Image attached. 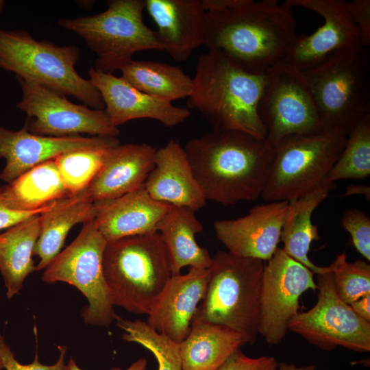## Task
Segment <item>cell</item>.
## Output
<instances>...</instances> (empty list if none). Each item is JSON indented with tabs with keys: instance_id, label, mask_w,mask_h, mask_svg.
<instances>
[{
	"instance_id": "cell-1",
	"label": "cell",
	"mask_w": 370,
	"mask_h": 370,
	"mask_svg": "<svg viewBox=\"0 0 370 370\" xmlns=\"http://www.w3.org/2000/svg\"><path fill=\"white\" fill-rule=\"evenodd\" d=\"M183 148L206 200L229 206L261 196L273 158L265 140L238 131H212Z\"/></svg>"
},
{
	"instance_id": "cell-2",
	"label": "cell",
	"mask_w": 370,
	"mask_h": 370,
	"mask_svg": "<svg viewBox=\"0 0 370 370\" xmlns=\"http://www.w3.org/2000/svg\"><path fill=\"white\" fill-rule=\"evenodd\" d=\"M295 32L292 8L284 3L245 0L224 11L206 12L204 45L261 74L281 61Z\"/></svg>"
},
{
	"instance_id": "cell-3",
	"label": "cell",
	"mask_w": 370,
	"mask_h": 370,
	"mask_svg": "<svg viewBox=\"0 0 370 370\" xmlns=\"http://www.w3.org/2000/svg\"><path fill=\"white\" fill-rule=\"evenodd\" d=\"M267 72H248L225 54L208 50L198 58L187 108L197 110L213 131H238L265 140L258 105Z\"/></svg>"
},
{
	"instance_id": "cell-4",
	"label": "cell",
	"mask_w": 370,
	"mask_h": 370,
	"mask_svg": "<svg viewBox=\"0 0 370 370\" xmlns=\"http://www.w3.org/2000/svg\"><path fill=\"white\" fill-rule=\"evenodd\" d=\"M266 262L219 251L212 257L206 290L193 320L217 325L253 344L259 334Z\"/></svg>"
},
{
	"instance_id": "cell-5",
	"label": "cell",
	"mask_w": 370,
	"mask_h": 370,
	"mask_svg": "<svg viewBox=\"0 0 370 370\" xmlns=\"http://www.w3.org/2000/svg\"><path fill=\"white\" fill-rule=\"evenodd\" d=\"M103 269L114 306L138 314H149L172 275L158 232L107 242Z\"/></svg>"
},
{
	"instance_id": "cell-6",
	"label": "cell",
	"mask_w": 370,
	"mask_h": 370,
	"mask_svg": "<svg viewBox=\"0 0 370 370\" xmlns=\"http://www.w3.org/2000/svg\"><path fill=\"white\" fill-rule=\"evenodd\" d=\"M301 73L313 97L323 130L348 136L369 113L370 56L367 48L337 51Z\"/></svg>"
},
{
	"instance_id": "cell-7",
	"label": "cell",
	"mask_w": 370,
	"mask_h": 370,
	"mask_svg": "<svg viewBox=\"0 0 370 370\" xmlns=\"http://www.w3.org/2000/svg\"><path fill=\"white\" fill-rule=\"evenodd\" d=\"M79 56L76 45L60 46L36 40L25 30L0 29V69L61 95L73 97L92 109L103 110L99 91L75 70Z\"/></svg>"
},
{
	"instance_id": "cell-8",
	"label": "cell",
	"mask_w": 370,
	"mask_h": 370,
	"mask_svg": "<svg viewBox=\"0 0 370 370\" xmlns=\"http://www.w3.org/2000/svg\"><path fill=\"white\" fill-rule=\"evenodd\" d=\"M107 5L102 12L58 21L82 38L96 53L95 70L112 73L130 62L137 52L162 51L155 32L143 21L145 0H110Z\"/></svg>"
},
{
	"instance_id": "cell-9",
	"label": "cell",
	"mask_w": 370,
	"mask_h": 370,
	"mask_svg": "<svg viewBox=\"0 0 370 370\" xmlns=\"http://www.w3.org/2000/svg\"><path fill=\"white\" fill-rule=\"evenodd\" d=\"M347 136L325 130L290 138L273 149L265 186L266 201L296 199L317 188L342 152Z\"/></svg>"
},
{
	"instance_id": "cell-10",
	"label": "cell",
	"mask_w": 370,
	"mask_h": 370,
	"mask_svg": "<svg viewBox=\"0 0 370 370\" xmlns=\"http://www.w3.org/2000/svg\"><path fill=\"white\" fill-rule=\"evenodd\" d=\"M107 241L95 220L84 223L77 236L45 268L41 279L76 287L86 298L81 316L86 324L108 328L114 321V304L107 286L103 256Z\"/></svg>"
},
{
	"instance_id": "cell-11",
	"label": "cell",
	"mask_w": 370,
	"mask_h": 370,
	"mask_svg": "<svg viewBox=\"0 0 370 370\" xmlns=\"http://www.w3.org/2000/svg\"><path fill=\"white\" fill-rule=\"evenodd\" d=\"M258 113L273 149L283 141L322 130L317 109L299 71L281 62L267 71Z\"/></svg>"
},
{
	"instance_id": "cell-12",
	"label": "cell",
	"mask_w": 370,
	"mask_h": 370,
	"mask_svg": "<svg viewBox=\"0 0 370 370\" xmlns=\"http://www.w3.org/2000/svg\"><path fill=\"white\" fill-rule=\"evenodd\" d=\"M317 300L306 312H298L288 330L321 349L343 347L370 351V323L358 316L337 295L331 271L317 274Z\"/></svg>"
},
{
	"instance_id": "cell-13",
	"label": "cell",
	"mask_w": 370,
	"mask_h": 370,
	"mask_svg": "<svg viewBox=\"0 0 370 370\" xmlns=\"http://www.w3.org/2000/svg\"><path fill=\"white\" fill-rule=\"evenodd\" d=\"M23 97L16 107L27 114L24 124L32 134L65 137L88 134L93 136L116 137L114 127L103 110L75 104L47 88L16 77Z\"/></svg>"
},
{
	"instance_id": "cell-14",
	"label": "cell",
	"mask_w": 370,
	"mask_h": 370,
	"mask_svg": "<svg viewBox=\"0 0 370 370\" xmlns=\"http://www.w3.org/2000/svg\"><path fill=\"white\" fill-rule=\"evenodd\" d=\"M314 273L278 248L265 264L262 280L258 333L270 345L280 343L299 312V299L317 289Z\"/></svg>"
},
{
	"instance_id": "cell-15",
	"label": "cell",
	"mask_w": 370,
	"mask_h": 370,
	"mask_svg": "<svg viewBox=\"0 0 370 370\" xmlns=\"http://www.w3.org/2000/svg\"><path fill=\"white\" fill-rule=\"evenodd\" d=\"M343 0H286L291 8L303 7L319 14L323 24L308 35H296L281 62L301 72L318 65L334 52L361 47L359 32Z\"/></svg>"
},
{
	"instance_id": "cell-16",
	"label": "cell",
	"mask_w": 370,
	"mask_h": 370,
	"mask_svg": "<svg viewBox=\"0 0 370 370\" xmlns=\"http://www.w3.org/2000/svg\"><path fill=\"white\" fill-rule=\"evenodd\" d=\"M288 209V201L256 205L243 217L214 221L216 236L232 254L267 262L278 248Z\"/></svg>"
},
{
	"instance_id": "cell-17",
	"label": "cell",
	"mask_w": 370,
	"mask_h": 370,
	"mask_svg": "<svg viewBox=\"0 0 370 370\" xmlns=\"http://www.w3.org/2000/svg\"><path fill=\"white\" fill-rule=\"evenodd\" d=\"M117 137L71 136L51 137L32 134L23 126L12 131L0 126V158L6 164L0 180L10 184L28 170L59 155L81 149L114 147Z\"/></svg>"
},
{
	"instance_id": "cell-18",
	"label": "cell",
	"mask_w": 370,
	"mask_h": 370,
	"mask_svg": "<svg viewBox=\"0 0 370 370\" xmlns=\"http://www.w3.org/2000/svg\"><path fill=\"white\" fill-rule=\"evenodd\" d=\"M89 80L99 91L112 124L118 127L129 121L156 120L167 127L177 126L190 116L187 108L174 106L134 87L122 77L95 70L88 71Z\"/></svg>"
},
{
	"instance_id": "cell-19",
	"label": "cell",
	"mask_w": 370,
	"mask_h": 370,
	"mask_svg": "<svg viewBox=\"0 0 370 370\" xmlns=\"http://www.w3.org/2000/svg\"><path fill=\"white\" fill-rule=\"evenodd\" d=\"M156 23V36L162 51L175 61L187 60L204 45L206 11L201 0H145Z\"/></svg>"
},
{
	"instance_id": "cell-20",
	"label": "cell",
	"mask_w": 370,
	"mask_h": 370,
	"mask_svg": "<svg viewBox=\"0 0 370 370\" xmlns=\"http://www.w3.org/2000/svg\"><path fill=\"white\" fill-rule=\"evenodd\" d=\"M208 269L189 267L187 273L171 275L148 315L147 323L175 343L188 335L204 297Z\"/></svg>"
},
{
	"instance_id": "cell-21",
	"label": "cell",
	"mask_w": 370,
	"mask_h": 370,
	"mask_svg": "<svg viewBox=\"0 0 370 370\" xmlns=\"http://www.w3.org/2000/svg\"><path fill=\"white\" fill-rule=\"evenodd\" d=\"M144 187L158 201L186 207L194 212L203 208L207 201L183 147L174 140L156 150L154 166Z\"/></svg>"
},
{
	"instance_id": "cell-22",
	"label": "cell",
	"mask_w": 370,
	"mask_h": 370,
	"mask_svg": "<svg viewBox=\"0 0 370 370\" xmlns=\"http://www.w3.org/2000/svg\"><path fill=\"white\" fill-rule=\"evenodd\" d=\"M95 224L107 242L158 232V226L171 205L158 201L144 186L119 197L95 202Z\"/></svg>"
},
{
	"instance_id": "cell-23",
	"label": "cell",
	"mask_w": 370,
	"mask_h": 370,
	"mask_svg": "<svg viewBox=\"0 0 370 370\" xmlns=\"http://www.w3.org/2000/svg\"><path fill=\"white\" fill-rule=\"evenodd\" d=\"M156 150L146 143L111 148L87 188L94 202L111 200L143 187L153 169Z\"/></svg>"
},
{
	"instance_id": "cell-24",
	"label": "cell",
	"mask_w": 370,
	"mask_h": 370,
	"mask_svg": "<svg viewBox=\"0 0 370 370\" xmlns=\"http://www.w3.org/2000/svg\"><path fill=\"white\" fill-rule=\"evenodd\" d=\"M96 205L87 188L52 203L39 215L40 232L34 249L39 262L36 271L45 269L61 251L67 234L76 224L95 219Z\"/></svg>"
},
{
	"instance_id": "cell-25",
	"label": "cell",
	"mask_w": 370,
	"mask_h": 370,
	"mask_svg": "<svg viewBox=\"0 0 370 370\" xmlns=\"http://www.w3.org/2000/svg\"><path fill=\"white\" fill-rule=\"evenodd\" d=\"M164 243L172 275L184 267L208 269L212 256L207 248L196 241L203 225L195 212L186 207L171 206L158 226Z\"/></svg>"
},
{
	"instance_id": "cell-26",
	"label": "cell",
	"mask_w": 370,
	"mask_h": 370,
	"mask_svg": "<svg viewBox=\"0 0 370 370\" xmlns=\"http://www.w3.org/2000/svg\"><path fill=\"white\" fill-rule=\"evenodd\" d=\"M335 185L336 183L324 181L312 191L288 201V209L281 232L283 251L314 274L331 271L329 266L314 264L309 258L308 253L311 243L319 239L318 228L312 222V213L328 197Z\"/></svg>"
},
{
	"instance_id": "cell-27",
	"label": "cell",
	"mask_w": 370,
	"mask_h": 370,
	"mask_svg": "<svg viewBox=\"0 0 370 370\" xmlns=\"http://www.w3.org/2000/svg\"><path fill=\"white\" fill-rule=\"evenodd\" d=\"M70 195L54 159L28 170L6 186H0L2 204L21 212L45 209Z\"/></svg>"
},
{
	"instance_id": "cell-28",
	"label": "cell",
	"mask_w": 370,
	"mask_h": 370,
	"mask_svg": "<svg viewBox=\"0 0 370 370\" xmlns=\"http://www.w3.org/2000/svg\"><path fill=\"white\" fill-rule=\"evenodd\" d=\"M247 344L227 328L193 320L186 337L179 343L182 370H218L237 349Z\"/></svg>"
},
{
	"instance_id": "cell-29",
	"label": "cell",
	"mask_w": 370,
	"mask_h": 370,
	"mask_svg": "<svg viewBox=\"0 0 370 370\" xmlns=\"http://www.w3.org/2000/svg\"><path fill=\"white\" fill-rule=\"evenodd\" d=\"M39 215H32L0 234V273L8 299L20 292L26 278L36 271L32 256L39 236Z\"/></svg>"
},
{
	"instance_id": "cell-30",
	"label": "cell",
	"mask_w": 370,
	"mask_h": 370,
	"mask_svg": "<svg viewBox=\"0 0 370 370\" xmlns=\"http://www.w3.org/2000/svg\"><path fill=\"white\" fill-rule=\"evenodd\" d=\"M120 71L121 77L134 87L165 101L188 98L191 92L192 78L176 66L132 60Z\"/></svg>"
},
{
	"instance_id": "cell-31",
	"label": "cell",
	"mask_w": 370,
	"mask_h": 370,
	"mask_svg": "<svg viewBox=\"0 0 370 370\" xmlns=\"http://www.w3.org/2000/svg\"><path fill=\"white\" fill-rule=\"evenodd\" d=\"M370 175V113L348 135L345 145L325 182L364 180Z\"/></svg>"
},
{
	"instance_id": "cell-32",
	"label": "cell",
	"mask_w": 370,
	"mask_h": 370,
	"mask_svg": "<svg viewBox=\"0 0 370 370\" xmlns=\"http://www.w3.org/2000/svg\"><path fill=\"white\" fill-rule=\"evenodd\" d=\"M113 321L123 330V340L138 343L153 354L158 370H182L179 343L142 320L126 319L115 313Z\"/></svg>"
},
{
	"instance_id": "cell-33",
	"label": "cell",
	"mask_w": 370,
	"mask_h": 370,
	"mask_svg": "<svg viewBox=\"0 0 370 370\" xmlns=\"http://www.w3.org/2000/svg\"><path fill=\"white\" fill-rule=\"evenodd\" d=\"M111 148L76 149L54 158L62 179L71 195L88 188Z\"/></svg>"
},
{
	"instance_id": "cell-34",
	"label": "cell",
	"mask_w": 370,
	"mask_h": 370,
	"mask_svg": "<svg viewBox=\"0 0 370 370\" xmlns=\"http://www.w3.org/2000/svg\"><path fill=\"white\" fill-rule=\"evenodd\" d=\"M338 296L350 304L370 294V265L367 261L357 259L348 262L345 251L337 254L329 265Z\"/></svg>"
},
{
	"instance_id": "cell-35",
	"label": "cell",
	"mask_w": 370,
	"mask_h": 370,
	"mask_svg": "<svg viewBox=\"0 0 370 370\" xmlns=\"http://www.w3.org/2000/svg\"><path fill=\"white\" fill-rule=\"evenodd\" d=\"M341 225L351 236L356 249L370 261V219L363 211L350 208L343 214Z\"/></svg>"
},
{
	"instance_id": "cell-36",
	"label": "cell",
	"mask_w": 370,
	"mask_h": 370,
	"mask_svg": "<svg viewBox=\"0 0 370 370\" xmlns=\"http://www.w3.org/2000/svg\"><path fill=\"white\" fill-rule=\"evenodd\" d=\"M60 354L58 360L53 365H43L39 362L37 352L32 363L23 365L16 360L10 346L5 342L3 336L0 334V356L4 369L6 370H65V356L67 347L66 345L58 347Z\"/></svg>"
},
{
	"instance_id": "cell-37",
	"label": "cell",
	"mask_w": 370,
	"mask_h": 370,
	"mask_svg": "<svg viewBox=\"0 0 370 370\" xmlns=\"http://www.w3.org/2000/svg\"><path fill=\"white\" fill-rule=\"evenodd\" d=\"M278 362L273 356L250 358L241 348L235 350L218 370H277Z\"/></svg>"
},
{
	"instance_id": "cell-38",
	"label": "cell",
	"mask_w": 370,
	"mask_h": 370,
	"mask_svg": "<svg viewBox=\"0 0 370 370\" xmlns=\"http://www.w3.org/2000/svg\"><path fill=\"white\" fill-rule=\"evenodd\" d=\"M350 19L356 26L361 47L367 48L370 45V1L354 0L347 3Z\"/></svg>"
},
{
	"instance_id": "cell-39",
	"label": "cell",
	"mask_w": 370,
	"mask_h": 370,
	"mask_svg": "<svg viewBox=\"0 0 370 370\" xmlns=\"http://www.w3.org/2000/svg\"><path fill=\"white\" fill-rule=\"evenodd\" d=\"M51 204L45 209L33 212H21L11 210L5 206L0 200V230L8 229L29 217L40 214L47 210Z\"/></svg>"
},
{
	"instance_id": "cell-40",
	"label": "cell",
	"mask_w": 370,
	"mask_h": 370,
	"mask_svg": "<svg viewBox=\"0 0 370 370\" xmlns=\"http://www.w3.org/2000/svg\"><path fill=\"white\" fill-rule=\"evenodd\" d=\"M245 0H201L206 12H217L226 10L241 4Z\"/></svg>"
},
{
	"instance_id": "cell-41",
	"label": "cell",
	"mask_w": 370,
	"mask_h": 370,
	"mask_svg": "<svg viewBox=\"0 0 370 370\" xmlns=\"http://www.w3.org/2000/svg\"><path fill=\"white\" fill-rule=\"evenodd\" d=\"M349 306L358 316L370 323V294L354 301Z\"/></svg>"
},
{
	"instance_id": "cell-42",
	"label": "cell",
	"mask_w": 370,
	"mask_h": 370,
	"mask_svg": "<svg viewBox=\"0 0 370 370\" xmlns=\"http://www.w3.org/2000/svg\"><path fill=\"white\" fill-rule=\"evenodd\" d=\"M147 361L145 358H140L134 361L130 367L125 370H146ZM65 370H83L78 367L75 360L71 357L66 364ZM111 370H123L119 367H114Z\"/></svg>"
},
{
	"instance_id": "cell-43",
	"label": "cell",
	"mask_w": 370,
	"mask_h": 370,
	"mask_svg": "<svg viewBox=\"0 0 370 370\" xmlns=\"http://www.w3.org/2000/svg\"><path fill=\"white\" fill-rule=\"evenodd\" d=\"M352 195H362L369 201L370 188L369 186L363 185H350L346 188V190L341 197H347Z\"/></svg>"
},
{
	"instance_id": "cell-44",
	"label": "cell",
	"mask_w": 370,
	"mask_h": 370,
	"mask_svg": "<svg viewBox=\"0 0 370 370\" xmlns=\"http://www.w3.org/2000/svg\"><path fill=\"white\" fill-rule=\"evenodd\" d=\"M277 370H316V365H308L297 367L293 363H286L284 362H282L280 363H278Z\"/></svg>"
},
{
	"instance_id": "cell-45",
	"label": "cell",
	"mask_w": 370,
	"mask_h": 370,
	"mask_svg": "<svg viewBox=\"0 0 370 370\" xmlns=\"http://www.w3.org/2000/svg\"><path fill=\"white\" fill-rule=\"evenodd\" d=\"M4 4H5L4 1L0 0V12L3 10Z\"/></svg>"
},
{
	"instance_id": "cell-46",
	"label": "cell",
	"mask_w": 370,
	"mask_h": 370,
	"mask_svg": "<svg viewBox=\"0 0 370 370\" xmlns=\"http://www.w3.org/2000/svg\"><path fill=\"white\" fill-rule=\"evenodd\" d=\"M2 369H4V366H3L2 359H1V358L0 356V370H1Z\"/></svg>"
}]
</instances>
